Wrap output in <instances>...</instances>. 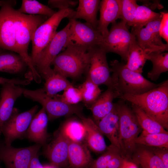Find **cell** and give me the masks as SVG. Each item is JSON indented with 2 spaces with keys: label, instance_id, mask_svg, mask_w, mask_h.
Returning a JSON list of instances; mask_svg holds the SVG:
<instances>
[{
  "label": "cell",
  "instance_id": "6da1fadb",
  "mask_svg": "<svg viewBox=\"0 0 168 168\" xmlns=\"http://www.w3.org/2000/svg\"><path fill=\"white\" fill-rule=\"evenodd\" d=\"M119 98L137 106L165 129H168V79L142 94H124Z\"/></svg>",
  "mask_w": 168,
  "mask_h": 168
},
{
  "label": "cell",
  "instance_id": "7a4b0ae2",
  "mask_svg": "<svg viewBox=\"0 0 168 168\" xmlns=\"http://www.w3.org/2000/svg\"><path fill=\"white\" fill-rule=\"evenodd\" d=\"M46 16L15 13V41L16 53L23 59L30 70L34 81L41 82V77L37 71L28 53L29 45L36 29L47 19Z\"/></svg>",
  "mask_w": 168,
  "mask_h": 168
},
{
  "label": "cell",
  "instance_id": "3957f363",
  "mask_svg": "<svg viewBox=\"0 0 168 168\" xmlns=\"http://www.w3.org/2000/svg\"><path fill=\"white\" fill-rule=\"evenodd\" d=\"M110 65L111 72L113 73L111 77L119 97L126 94H142L158 86L161 84L149 81L142 74L130 70L125 64L117 60L111 61Z\"/></svg>",
  "mask_w": 168,
  "mask_h": 168
},
{
  "label": "cell",
  "instance_id": "277c9868",
  "mask_svg": "<svg viewBox=\"0 0 168 168\" xmlns=\"http://www.w3.org/2000/svg\"><path fill=\"white\" fill-rule=\"evenodd\" d=\"M55 58L54 71L66 78H76L86 73L89 61L88 49L70 42Z\"/></svg>",
  "mask_w": 168,
  "mask_h": 168
},
{
  "label": "cell",
  "instance_id": "5b68a950",
  "mask_svg": "<svg viewBox=\"0 0 168 168\" xmlns=\"http://www.w3.org/2000/svg\"><path fill=\"white\" fill-rule=\"evenodd\" d=\"M119 117L120 151L127 160L135 151V141L142 129L132 109L121 99L115 103Z\"/></svg>",
  "mask_w": 168,
  "mask_h": 168
},
{
  "label": "cell",
  "instance_id": "8992f818",
  "mask_svg": "<svg viewBox=\"0 0 168 168\" xmlns=\"http://www.w3.org/2000/svg\"><path fill=\"white\" fill-rule=\"evenodd\" d=\"M75 12L71 8L58 10L36 29L31 39L32 49L30 56L34 65L42 50L56 34L61 21L66 17L73 18Z\"/></svg>",
  "mask_w": 168,
  "mask_h": 168
},
{
  "label": "cell",
  "instance_id": "52a82bcc",
  "mask_svg": "<svg viewBox=\"0 0 168 168\" xmlns=\"http://www.w3.org/2000/svg\"><path fill=\"white\" fill-rule=\"evenodd\" d=\"M23 95L32 100L40 103L45 109L49 120L76 114H82V107L79 105L68 104L54 96L47 95L43 88L31 90L23 88Z\"/></svg>",
  "mask_w": 168,
  "mask_h": 168
},
{
  "label": "cell",
  "instance_id": "ba28073f",
  "mask_svg": "<svg viewBox=\"0 0 168 168\" xmlns=\"http://www.w3.org/2000/svg\"><path fill=\"white\" fill-rule=\"evenodd\" d=\"M136 41L135 36L129 32L126 24L121 21L112 23L107 35L104 38L100 46L106 52L119 54L127 62L128 53L131 45Z\"/></svg>",
  "mask_w": 168,
  "mask_h": 168
},
{
  "label": "cell",
  "instance_id": "9c48e42d",
  "mask_svg": "<svg viewBox=\"0 0 168 168\" xmlns=\"http://www.w3.org/2000/svg\"><path fill=\"white\" fill-rule=\"evenodd\" d=\"M70 23L57 32L38 56L34 66L41 77L44 79L52 71L50 66L60 52L65 49L68 41Z\"/></svg>",
  "mask_w": 168,
  "mask_h": 168
},
{
  "label": "cell",
  "instance_id": "30bf717a",
  "mask_svg": "<svg viewBox=\"0 0 168 168\" xmlns=\"http://www.w3.org/2000/svg\"><path fill=\"white\" fill-rule=\"evenodd\" d=\"M89 61L86 78L98 86L105 85L115 90L106 58L107 53L99 46L88 49Z\"/></svg>",
  "mask_w": 168,
  "mask_h": 168
},
{
  "label": "cell",
  "instance_id": "8fae6325",
  "mask_svg": "<svg viewBox=\"0 0 168 168\" xmlns=\"http://www.w3.org/2000/svg\"><path fill=\"white\" fill-rule=\"evenodd\" d=\"M38 108V105H35L29 110L21 113H19L18 110L14 108L11 116L2 129L5 144L12 145L15 140L25 137L30 123Z\"/></svg>",
  "mask_w": 168,
  "mask_h": 168
},
{
  "label": "cell",
  "instance_id": "7c38bea8",
  "mask_svg": "<svg viewBox=\"0 0 168 168\" xmlns=\"http://www.w3.org/2000/svg\"><path fill=\"white\" fill-rule=\"evenodd\" d=\"M42 146L36 144L25 147L6 145L0 140V161L5 168H29L33 157L39 153Z\"/></svg>",
  "mask_w": 168,
  "mask_h": 168
},
{
  "label": "cell",
  "instance_id": "4fadbf2b",
  "mask_svg": "<svg viewBox=\"0 0 168 168\" xmlns=\"http://www.w3.org/2000/svg\"><path fill=\"white\" fill-rule=\"evenodd\" d=\"M16 4L14 1H0V49L16 53Z\"/></svg>",
  "mask_w": 168,
  "mask_h": 168
},
{
  "label": "cell",
  "instance_id": "5bb4252c",
  "mask_svg": "<svg viewBox=\"0 0 168 168\" xmlns=\"http://www.w3.org/2000/svg\"><path fill=\"white\" fill-rule=\"evenodd\" d=\"M161 17L162 15L148 23L144 28L132 29L131 32L135 36L138 45L150 53H163L168 50V44L162 42L159 33Z\"/></svg>",
  "mask_w": 168,
  "mask_h": 168
},
{
  "label": "cell",
  "instance_id": "9a60e30c",
  "mask_svg": "<svg viewBox=\"0 0 168 168\" xmlns=\"http://www.w3.org/2000/svg\"><path fill=\"white\" fill-rule=\"evenodd\" d=\"M69 22L70 26L68 44L72 42L88 49L95 46H100L102 44L104 37L90 24L73 18L69 19Z\"/></svg>",
  "mask_w": 168,
  "mask_h": 168
},
{
  "label": "cell",
  "instance_id": "2e32d148",
  "mask_svg": "<svg viewBox=\"0 0 168 168\" xmlns=\"http://www.w3.org/2000/svg\"><path fill=\"white\" fill-rule=\"evenodd\" d=\"M69 138L60 128L50 143L44 145L43 154L50 165L56 168H64L69 166Z\"/></svg>",
  "mask_w": 168,
  "mask_h": 168
},
{
  "label": "cell",
  "instance_id": "e0dca14e",
  "mask_svg": "<svg viewBox=\"0 0 168 168\" xmlns=\"http://www.w3.org/2000/svg\"><path fill=\"white\" fill-rule=\"evenodd\" d=\"M23 90L20 86L12 83L2 85L0 94V136L3 126L12 115L16 101L23 95Z\"/></svg>",
  "mask_w": 168,
  "mask_h": 168
},
{
  "label": "cell",
  "instance_id": "ac0fdd59",
  "mask_svg": "<svg viewBox=\"0 0 168 168\" xmlns=\"http://www.w3.org/2000/svg\"><path fill=\"white\" fill-rule=\"evenodd\" d=\"M48 118L43 107L33 117L25 137L36 144L44 146L49 137L47 132Z\"/></svg>",
  "mask_w": 168,
  "mask_h": 168
},
{
  "label": "cell",
  "instance_id": "d6986e66",
  "mask_svg": "<svg viewBox=\"0 0 168 168\" xmlns=\"http://www.w3.org/2000/svg\"><path fill=\"white\" fill-rule=\"evenodd\" d=\"M81 119L85 129L84 142L88 148L97 153H103L107 149L103 135L94 121L82 114L78 117Z\"/></svg>",
  "mask_w": 168,
  "mask_h": 168
},
{
  "label": "cell",
  "instance_id": "ffe728a7",
  "mask_svg": "<svg viewBox=\"0 0 168 168\" xmlns=\"http://www.w3.org/2000/svg\"><path fill=\"white\" fill-rule=\"evenodd\" d=\"M100 17L98 20L97 30L103 37L108 34L109 25L119 19L120 4L119 0H103L100 2Z\"/></svg>",
  "mask_w": 168,
  "mask_h": 168
},
{
  "label": "cell",
  "instance_id": "44dd1931",
  "mask_svg": "<svg viewBox=\"0 0 168 168\" xmlns=\"http://www.w3.org/2000/svg\"><path fill=\"white\" fill-rule=\"evenodd\" d=\"M96 123L103 135L110 140L111 144L120 151L119 119L115 103L112 111Z\"/></svg>",
  "mask_w": 168,
  "mask_h": 168
},
{
  "label": "cell",
  "instance_id": "7402d4cb",
  "mask_svg": "<svg viewBox=\"0 0 168 168\" xmlns=\"http://www.w3.org/2000/svg\"><path fill=\"white\" fill-rule=\"evenodd\" d=\"M68 160L70 168H87L93 160L85 142L69 139Z\"/></svg>",
  "mask_w": 168,
  "mask_h": 168
},
{
  "label": "cell",
  "instance_id": "603a6c76",
  "mask_svg": "<svg viewBox=\"0 0 168 168\" xmlns=\"http://www.w3.org/2000/svg\"><path fill=\"white\" fill-rule=\"evenodd\" d=\"M119 96V93L115 90L107 88L101 93L94 103L88 108L91 111L93 119L95 123L101 120L113 110L114 103L113 100Z\"/></svg>",
  "mask_w": 168,
  "mask_h": 168
},
{
  "label": "cell",
  "instance_id": "cb8c5ba5",
  "mask_svg": "<svg viewBox=\"0 0 168 168\" xmlns=\"http://www.w3.org/2000/svg\"><path fill=\"white\" fill-rule=\"evenodd\" d=\"M100 2L99 0H79L73 19H83L96 29L98 23L97 14Z\"/></svg>",
  "mask_w": 168,
  "mask_h": 168
},
{
  "label": "cell",
  "instance_id": "d4e9b609",
  "mask_svg": "<svg viewBox=\"0 0 168 168\" xmlns=\"http://www.w3.org/2000/svg\"><path fill=\"white\" fill-rule=\"evenodd\" d=\"M131 158L142 168H165L161 160L146 147L136 144Z\"/></svg>",
  "mask_w": 168,
  "mask_h": 168
},
{
  "label": "cell",
  "instance_id": "484cf974",
  "mask_svg": "<svg viewBox=\"0 0 168 168\" xmlns=\"http://www.w3.org/2000/svg\"><path fill=\"white\" fill-rule=\"evenodd\" d=\"M27 66L19 54L1 51L0 49V71L11 73L21 72Z\"/></svg>",
  "mask_w": 168,
  "mask_h": 168
},
{
  "label": "cell",
  "instance_id": "4316f807",
  "mask_svg": "<svg viewBox=\"0 0 168 168\" xmlns=\"http://www.w3.org/2000/svg\"><path fill=\"white\" fill-rule=\"evenodd\" d=\"M149 53L141 48L136 40L129 48L125 66L131 70L142 74L143 67L147 60V56Z\"/></svg>",
  "mask_w": 168,
  "mask_h": 168
},
{
  "label": "cell",
  "instance_id": "83f0119b",
  "mask_svg": "<svg viewBox=\"0 0 168 168\" xmlns=\"http://www.w3.org/2000/svg\"><path fill=\"white\" fill-rule=\"evenodd\" d=\"M44 79L45 81L43 89L47 95L52 97L72 85L67 78L53 69Z\"/></svg>",
  "mask_w": 168,
  "mask_h": 168
},
{
  "label": "cell",
  "instance_id": "f1b7e54d",
  "mask_svg": "<svg viewBox=\"0 0 168 168\" xmlns=\"http://www.w3.org/2000/svg\"><path fill=\"white\" fill-rule=\"evenodd\" d=\"M146 58L152 64V69L147 74L148 77L152 80H156L162 73L168 71L167 52H152L147 55Z\"/></svg>",
  "mask_w": 168,
  "mask_h": 168
},
{
  "label": "cell",
  "instance_id": "f546056e",
  "mask_svg": "<svg viewBox=\"0 0 168 168\" xmlns=\"http://www.w3.org/2000/svg\"><path fill=\"white\" fill-rule=\"evenodd\" d=\"M131 104L132 109L142 131L149 133H168L161 124L149 117L140 108Z\"/></svg>",
  "mask_w": 168,
  "mask_h": 168
},
{
  "label": "cell",
  "instance_id": "4dcf8cb0",
  "mask_svg": "<svg viewBox=\"0 0 168 168\" xmlns=\"http://www.w3.org/2000/svg\"><path fill=\"white\" fill-rule=\"evenodd\" d=\"M16 11L23 14L42 15L49 17V18L56 12L49 7L34 0H22L21 7Z\"/></svg>",
  "mask_w": 168,
  "mask_h": 168
},
{
  "label": "cell",
  "instance_id": "1f68e13d",
  "mask_svg": "<svg viewBox=\"0 0 168 168\" xmlns=\"http://www.w3.org/2000/svg\"><path fill=\"white\" fill-rule=\"evenodd\" d=\"M135 143L147 147L168 148V133H149L142 131Z\"/></svg>",
  "mask_w": 168,
  "mask_h": 168
},
{
  "label": "cell",
  "instance_id": "d6a6232c",
  "mask_svg": "<svg viewBox=\"0 0 168 168\" xmlns=\"http://www.w3.org/2000/svg\"><path fill=\"white\" fill-rule=\"evenodd\" d=\"M82 97V101L89 108L96 101L101 94L99 86L87 78L78 87Z\"/></svg>",
  "mask_w": 168,
  "mask_h": 168
},
{
  "label": "cell",
  "instance_id": "836d02e7",
  "mask_svg": "<svg viewBox=\"0 0 168 168\" xmlns=\"http://www.w3.org/2000/svg\"><path fill=\"white\" fill-rule=\"evenodd\" d=\"M61 128L70 140L80 142L84 141L85 129L81 121L75 119L68 120Z\"/></svg>",
  "mask_w": 168,
  "mask_h": 168
},
{
  "label": "cell",
  "instance_id": "e575fe53",
  "mask_svg": "<svg viewBox=\"0 0 168 168\" xmlns=\"http://www.w3.org/2000/svg\"><path fill=\"white\" fill-rule=\"evenodd\" d=\"M161 13L153 11L145 5H138L136 16L132 24V29H138L143 27L151 21L160 17Z\"/></svg>",
  "mask_w": 168,
  "mask_h": 168
},
{
  "label": "cell",
  "instance_id": "d590c367",
  "mask_svg": "<svg viewBox=\"0 0 168 168\" xmlns=\"http://www.w3.org/2000/svg\"><path fill=\"white\" fill-rule=\"evenodd\" d=\"M120 4L119 19L127 26H131L135 19L138 5L135 0H119Z\"/></svg>",
  "mask_w": 168,
  "mask_h": 168
},
{
  "label": "cell",
  "instance_id": "8d00e7d4",
  "mask_svg": "<svg viewBox=\"0 0 168 168\" xmlns=\"http://www.w3.org/2000/svg\"><path fill=\"white\" fill-rule=\"evenodd\" d=\"M120 152L118 148L111 144L100 156L93 160L87 168H107L111 160Z\"/></svg>",
  "mask_w": 168,
  "mask_h": 168
},
{
  "label": "cell",
  "instance_id": "74e56055",
  "mask_svg": "<svg viewBox=\"0 0 168 168\" xmlns=\"http://www.w3.org/2000/svg\"><path fill=\"white\" fill-rule=\"evenodd\" d=\"M54 96L69 105H77L82 101L80 91L78 88L75 87L72 85L65 90L62 95L57 94Z\"/></svg>",
  "mask_w": 168,
  "mask_h": 168
},
{
  "label": "cell",
  "instance_id": "f35d334b",
  "mask_svg": "<svg viewBox=\"0 0 168 168\" xmlns=\"http://www.w3.org/2000/svg\"><path fill=\"white\" fill-rule=\"evenodd\" d=\"M146 147L161 160L165 168H168V148Z\"/></svg>",
  "mask_w": 168,
  "mask_h": 168
},
{
  "label": "cell",
  "instance_id": "ab89813d",
  "mask_svg": "<svg viewBox=\"0 0 168 168\" xmlns=\"http://www.w3.org/2000/svg\"><path fill=\"white\" fill-rule=\"evenodd\" d=\"M78 1L68 0H49L48 1L49 6L52 7L57 8L59 10L71 8L72 7L76 6Z\"/></svg>",
  "mask_w": 168,
  "mask_h": 168
},
{
  "label": "cell",
  "instance_id": "60d3db41",
  "mask_svg": "<svg viewBox=\"0 0 168 168\" xmlns=\"http://www.w3.org/2000/svg\"><path fill=\"white\" fill-rule=\"evenodd\" d=\"M162 15L159 33L161 38L164 39L168 44V13L160 12Z\"/></svg>",
  "mask_w": 168,
  "mask_h": 168
},
{
  "label": "cell",
  "instance_id": "b9f144b4",
  "mask_svg": "<svg viewBox=\"0 0 168 168\" xmlns=\"http://www.w3.org/2000/svg\"><path fill=\"white\" fill-rule=\"evenodd\" d=\"M30 83V81L27 79H8L0 77V84L2 85L6 83H10L19 86L26 85Z\"/></svg>",
  "mask_w": 168,
  "mask_h": 168
},
{
  "label": "cell",
  "instance_id": "7bdbcfd3",
  "mask_svg": "<svg viewBox=\"0 0 168 168\" xmlns=\"http://www.w3.org/2000/svg\"><path fill=\"white\" fill-rule=\"evenodd\" d=\"M39 153L32 159L29 168H43V165L39 159Z\"/></svg>",
  "mask_w": 168,
  "mask_h": 168
},
{
  "label": "cell",
  "instance_id": "ee69618b",
  "mask_svg": "<svg viewBox=\"0 0 168 168\" xmlns=\"http://www.w3.org/2000/svg\"><path fill=\"white\" fill-rule=\"evenodd\" d=\"M121 168H138V167L134 163L126 159Z\"/></svg>",
  "mask_w": 168,
  "mask_h": 168
},
{
  "label": "cell",
  "instance_id": "f6af8a7d",
  "mask_svg": "<svg viewBox=\"0 0 168 168\" xmlns=\"http://www.w3.org/2000/svg\"><path fill=\"white\" fill-rule=\"evenodd\" d=\"M43 168H56L51 165H45L44 166L43 165Z\"/></svg>",
  "mask_w": 168,
  "mask_h": 168
},
{
  "label": "cell",
  "instance_id": "bcb514c9",
  "mask_svg": "<svg viewBox=\"0 0 168 168\" xmlns=\"http://www.w3.org/2000/svg\"><path fill=\"white\" fill-rule=\"evenodd\" d=\"M1 162L0 161V168H2L1 165Z\"/></svg>",
  "mask_w": 168,
  "mask_h": 168
},
{
  "label": "cell",
  "instance_id": "7dc6e473",
  "mask_svg": "<svg viewBox=\"0 0 168 168\" xmlns=\"http://www.w3.org/2000/svg\"><path fill=\"white\" fill-rule=\"evenodd\" d=\"M64 168H70V167H69V166H68Z\"/></svg>",
  "mask_w": 168,
  "mask_h": 168
}]
</instances>
